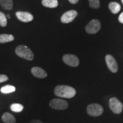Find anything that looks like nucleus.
I'll return each instance as SVG.
<instances>
[{
	"label": "nucleus",
	"instance_id": "nucleus-11",
	"mask_svg": "<svg viewBox=\"0 0 123 123\" xmlns=\"http://www.w3.org/2000/svg\"><path fill=\"white\" fill-rule=\"evenodd\" d=\"M32 74L36 78L44 79L47 76V74L43 69L39 67H34L31 70Z\"/></svg>",
	"mask_w": 123,
	"mask_h": 123
},
{
	"label": "nucleus",
	"instance_id": "nucleus-26",
	"mask_svg": "<svg viewBox=\"0 0 123 123\" xmlns=\"http://www.w3.org/2000/svg\"><path fill=\"white\" fill-rule=\"evenodd\" d=\"M121 2H122L123 4V0H121Z\"/></svg>",
	"mask_w": 123,
	"mask_h": 123
},
{
	"label": "nucleus",
	"instance_id": "nucleus-9",
	"mask_svg": "<svg viewBox=\"0 0 123 123\" xmlns=\"http://www.w3.org/2000/svg\"><path fill=\"white\" fill-rule=\"evenodd\" d=\"M78 15V12L75 10H69L64 13L61 17V22L64 24H68L75 19Z\"/></svg>",
	"mask_w": 123,
	"mask_h": 123
},
{
	"label": "nucleus",
	"instance_id": "nucleus-22",
	"mask_svg": "<svg viewBox=\"0 0 123 123\" xmlns=\"http://www.w3.org/2000/svg\"><path fill=\"white\" fill-rule=\"evenodd\" d=\"M118 20H119L120 22L121 23V24H123V12L120 14L119 18H118Z\"/></svg>",
	"mask_w": 123,
	"mask_h": 123
},
{
	"label": "nucleus",
	"instance_id": "nucleus-1",
	"mask_svg": "<svg viewBox=\"0 0 123 123\" xmlns=\"http://www.w3.org/2000/svg\"><path fill=\"white\" fill-rule=\"evenodd\" d=\"M76 90L73 87L66 85L56 86L54 89V94L56 96L62 98H73L76 95Z\"/></svg>",
	"mask_w": 123,
	"mask_h": 123
},
{
	"label": "nucleus",
	"instance_id": "nucleus-24",
	"mask_svg": "<svg viewBox=\"0 0 123 123\" xmlns=\"http://www.w3.org/2000/svg\"><path fill=\"white\" fill-rule=\"evenodd\" d=\"M69 2H70L71 4H76L79 2V0H68Z\"/></svg>",
	"mask_w": 123,
	"mask_h": 123
},
{
	"label": "nucleus",
	"instance_id": "nucleus-4",
	"mask_svg": "<svg viewBox=\"0 0 123 123\" xmlns=\"http://www.w3.org/2000/svg\"><path fill=\"white\" fill-rule=\"evenodd\" d=\"M49 105L52 108L56 110H64L68 107V102L61 99H51Z\"/></svg>",
	"mask_w": 123,
	"mask_h": 123
},
{
	"label": "nucleus",
	"instance_id": "nucleus-10",
	"mask_svg": "<svg viewBox=\"0 0 123 123\" xmlns=\"http://www.w3.org/2000/svg\"><path fill=\"white\" fill-rule=\"evenodd\" d=\"M17 17L23 22H29L33 21V15L27 12H17L15 13Z\"/></svg>",
	"mask_w": 123,
	"mask_h": 123
},
{
	"label": "nucleus",
	"instance_id": "nucleus-23",
	"mask_svg": "<svg viewBox=\"0 0 123 123\" xmlns=\"http://www.w3.org/2000/svg\"><path fill=\"white\" fill-rule=\"evenodd\" d=\"M30 123H43L42 121L39 120H33L30 122Z\"/></svg>",
	"mask_w": 123,
	"mask_h": 123
},
{
	"label": "nucleus",
	"instance_id": "nucleus-16",
	"mask_svg": "<svg viewBox=\"0 0 123 123\" xmlns=\"http://www.w3.org/2000/svg\"><path fill=\"white\" fill-rule=\"evenodd\" d=\"M14 37L13 35L11 34H3L0 35V43H5L10 42L14 41Z\"/></svg>",
	"mask_w": 123,
	"mask_h": 123
},
{
	"label": "nucleus",
	"instance_id": "nucleus-17",
	"mask_svg": "<svg viewBox=\"0 0 123 123\" xmlns=\"http://www.w3.org/2000/svg\"><path fill=\"white\" fill-rule=\"evenodd\" d=\"M16 88L14 86L12 85H6L3 86L1 88V91L4 93H9L14 92Z\"/></svg>",
	"mask_w": 123,
	"mask_h": 123
},
{
	"label": "nucleus",
	"instance_id": "nucleus-20",
	"mask_svg": "<svg viewBox=\"0 0 123 123\" xmlns=\"http://www.w3.org/2000/svg\"><path fill=\"white\" fill-rule=\"evenodd\" d=\"M89 4L90 7L93 9L99 8L100 6L99 0H89Z\"/></svg>",
	"mask_w": 123,
	"mask_h": 123
},
{
	"label": "nucleus",
	"instance_id": "nucleus-5",
	"mask_svg": "<svg viewBox=\"0 0 123 123\" xmlns=\"http://www.w3.org/2000/svg\"><path fill=\"white\" fill-rule=\"evenodd\" d=\"M101 24L98 19H92L86 27V31L90 34H96L100 30Z\"/></svg>",
	"mask_w": 123,
	"mask_h": 123
},
{
	"label": "nucleus",
	"instance_id": "nucleus-8",
	"mask_svg": "<svg viewBox=\"0 0 123 123\" xmlns=\"http://www.w3.org/2000/svg\"><path fill=\"white\" fill-rule=\"evenodd\" d=\"M105 62L107 67L112 73H116L118 71V66L117 62L111 55L108 54L105 56Z\"/></svg>",
	"mask_w": 123,
	"mask_h": 123
},
{
	"label": "nucleus",
	"instance_id": "nucleus-6",
	"mask_svg": "<svg viewBox=\"0 0 123 123\" xmlns=\"http://www.w3.org/2000/svg\"><path fill=\"white\" fill-rule=\"evenodd\" d=\"M110 109L115 114H120L123 111V105L116 98H112L110 100Z\"/></svg>",
	"mask_w": 123,
	"mask_h": 123
},
{
	"label": "nucleus",
	"instance_id": "nucleus-7",
	"mask_svg": "<svg viewBox=\"0 0 123 123\" xmlns=\"http://www.w3.org/2000/svg\"><path fill=\"white\" fill-rule=\"evenodd\" d=\"M64 63L71 67H77L79 64V60L76 56L73 54H66L62 58Z\"/></svg>",
	"mask_w": 123,
	"mask_h": 123
},
{
	"label": "nucleus",
	"instance_id": "nucleus-3",
	"mask_svg": "<svg viewBox=\"0 0 123 123\" xmlns=\"http://www.w3.org/2000/svg\"><path fill=\"white\" fill-rule=\"evenodd\" d=\"M104 111L103 107L99 104H91L87 107V112L90 116H99Z\"/></svg>",
	"mask_w": 123,
	"mask_h": 123
},
{
	"label": "nucleus",
	"instance_id": "nucleus-14",
	"mask_svg": "<svg viewBox=\"0 0 123 123\" xmlns=\"http://www.w3.org/2000/svg\"><path fill=\"white\" fill-rule=\"evenodd\" d=\"M109 9L113 14H117L120 11L121 6L119 4L116 2H112L109 4Z\"/></svg>",
	"mask_w": 123,
	"mask_h": 123
},
{
	"label": "nucleus",
	"instance_id": "nucleus-2",
	"mask_svg": "<svg viewBox=\"0 0 123 123\" xmlns=\"http://www.w3.org/2000/svg\"><path fill=\"white\" fill-rule=\"evenodd\" d=\"M15 53L20 58L28 61H33L34 54L30 48L26 46L19 45L15 49Z\"/></svg>",
	"mask_w": 123,
	"mask_h": 123
},
{
	"label": "nucleus",
	"instance_id": "nucleus-19",
	"mask_svg": "<svg viewBox=\"0 0 123 123\" xmlns=\"http://www.w3.org/2000/svg\"><path fill=\"white\" fill-rule=\"evenodd\" d=\"M0 25L3 27L7 25L6 17L4 13L1 12H0Z\"/></svg>",
	"mask_w": 123,
	"mask_h": 123
},
{
	"label": "nucleus",
	"instance_id": "nucleus-18",
	"mask_svg": "<svg viewBox=\"0 0 123 123\" xmlns=\"http://www.w3.org/2000/svg\"><path fill=\"white\" fill-rule=\"evenodd\" d=\"M10 109L13 112H20L22 111L24 109V106L21 104L14 103L10 105Z\"/></svg>",
	"mask_w": 123,
	"mask_h": 123
},
{
	"label": "nucleus",
	"instance_id": "nucleus-21",
	"mask_svg": "<svg viewBox=\"0 0 123 123\" xmlns=\"http://www.w3.org/2000/svg\"><path fill=\"white\" fill-rule=\"evenodd\" d=\"M9 80V78L5 75L0 74V83L4 82V81H7Z\"/></svg>",
	"mask_w": 123,
	"mask_h": 123
},
{
	"label": "nucleus",
	"instance_id": "nucleus-12",
	"mask_svg": "<svg viewBox=\"0 0 123 123\" xmlns=\"http://www.w3.org/2000/svg\"><path fill=\"white\" fill-rule=\"evenodd\" d=\"M2 121L5 123H16V119L13 115L9 112H5L2 115Z\"/></svg>",
	"mask_w": 123,
	"mask_h": 123
},
{
	"label": "nucleus",
	"instance_id": "nucleus-15",
	"mask_svg": "<svg viewBox=\"0 0 123 123\" xmlns=\"http://www.w3.org/2000/svg\"><path fill=\"white\" fill-rule=\"evenodd\" d=\"M1 6L5 10H12L13 6V0H0Z\"/></svg>",
	"mask_w": 123,
	"mask_h": 123
},
{
	"label": "nucleus",
	"instance_id": "nucleus-13",
	"mask_svg": "<svg viewBox=\"0 0 123 123\" xmlns=\"http://www.w3.org/2000/svg\"><path fill=\"white\" fill-rule=\"evenodd\" d=\"M42 4L45 7L55 8L58 6V2L57 0H42Z\"/></svg>",
	"mask_w": 123,
	"mask_h": 123
},
{
	"label": "nucleus",
	"instance_id": "nucleus-25",
	"mask_svg": "<svg viewBox=\"0 0 123 123\" xmlns=\"http://www.w3.org/2000/svg\"><path fill=\"white\" fill-rule=\"evenodd\" d=\"M6 17H7V18H10V15H7Z\"/></svg>",
	"mask_w": 123,
	"mask_h": 123
}]
</instances>
